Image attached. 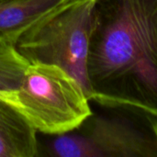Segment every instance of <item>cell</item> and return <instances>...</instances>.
<instances>
[{
  "label": "cell",
  "mask_w": 157,
  "mask_h": 157,
  "mask_svg": "<svg viewBox=\"0 0 157 157\" xmlns=\"http://www.w3.org/2000/svg\"><path fill=\"white\" fill-rule=\"evenodd\" d=\"M37 132L59 135L77 129L92 113L83 87L58 65L30 62L12 105Z\"/></svg>",
  "instance_id": "cell-2"
},
{
  "label": "cell",
  "mask_w": 157,
  "mask_h": 157,
  "mask_svg": "<svg viewBox=\"0 0 157 157\" xmlns=\"http://www.w3.org/2000/svg\"><path fill=\"white\" fill-rule=\"evenodd\" d=\"M4 1H7V0H0V3H1V2H4Z\"/></svg>",
  "instance_id": "cell-8"
},
{
  "label": "cell",
  "mask_w": 157,
  "mask_h": 157,
  "mask_svg": "<svg viewBox=\"0 0 157 157\" xmlns=\"http://www.w3.org/2000/svg\"><path fill=\"white\" fill-rule=\"evenodd\" d=\"M29 63L16 43L0 38V98L11 106Z\"/></svg>",
  "instance_id": "cell-7"
},
{
  "label": "cell",
  "mask_w": 157,
  "mask_h": 157,
  "mask_svg": "<svg viewBox=\"0 0 157 157\" xmlns=\"http://www.w3.org/2000/svg\"><path fill=\"white\" fill-rule=\"evenodd\" d=\"M79 0H7L0 3V38L17 43L28 30Z\"/></svg>",
  "instance_id": "cell-5"
},
{
  "label": "cell",
  "mask_w": 157,
  "mask_h": 157,
  "mask_svg": "<svg viewBox=\"0 0 157 157\" xmlns=\"http://www.w3.org/2000/svg\"><path fill=\"white\" fill-rule=\"evenodd\" d=\"M37 133L15 108L0 98V157L38 156Z\"/></svg>",
  "instance_id": "cell-6"
},
{
  "label": "cell",
  "mask_w": 157,
  "mask_h": 157,
  "mask_svg": "<svg viewBox=\"0 0 157 157\" xmlns=\"http://www.w3.org/2000/svg\"><path fill=\"white\" fill-rule=\"evenodd\" d=\"M90 116L75 131L86 157H157V114L132 103L89 99Z\"/></svg>",
  "instance_id": "cell-4"
},
{
  "label": "cell",
  "mask_w": 157,
  "mask_h": 157,
  "mask_svg": "<svg viewBox=\"0 0 157 157\" xmlns=\"http://www.w3.org/2000/svg\"><path fill=\"white\" fill-rule=\"evenodd\" d=\"M87 73L92 98L157 114V0L95 1Z\"/></svg>",
  "instance_id": "cell-1"
},
{
  "label": "cell",
  "mask_w": 157,
  "mask_h": 157,
  "mask_svg": "<svg viewBox=\"0 0 157 157\" xmlns=\"http://www.w3.org/2000/svg\"><path fill=\"white\" fill-rule=\"evenodd\" d=\"M95 1L79 0L31 28L16 43L29 62L65 70L81 85L88 99L93 95L87 59Z\"/></svg>",
  "instance_id": "cell-3"
}]
</instances>
